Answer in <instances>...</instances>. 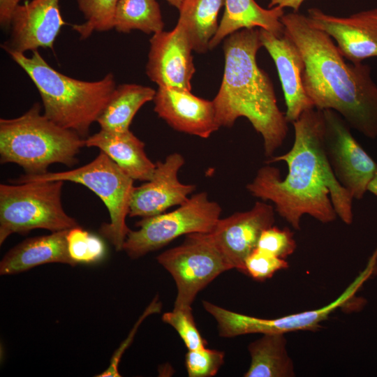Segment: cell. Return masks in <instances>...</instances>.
Instances as JSON below:
<instances>
[{"mask_svg":"<svg viewBox=\"0 0 377 377\" xmlns=\"http://www.w3.org/2000/svg\"><path fill=\"white\" fill-rule=\"evenodd\" d=\"M304 0H269L268 8L279 6L282 8H290L297 12Z\"/></svg>","mask_w":377,"mask_h":377,"instance_id":"cell-34","label":"cell"},{"mask_svg":"<svg viewBox=\"0 0 377 377\" xmlns=\"http://www.w3.org/2000/svg\"><path fill=\"white\" fill-rule=\"evenodd\" d=\"M221 207L206 192L192 195L174 211L142 218L130 230L123 250L133 259L159 249L182 235L209 233L221 219Z\"/></svg>","mask_w":377,"mask_h":377,"instance_id":"cell-8","label":"cell"},{"mask_svg":"<svg viewBox=\"0 0 377 377\" xmlns=\"http://www.w3.org/2000/svg\"><path fill=\"white\" fill-rule=\"evenodd\" d=\"M68 230L28 238L13 247L1 260V275L15 274L47 263L77 265L68 250Z\"/></svg>","mask_w":377,"mask_h":377,"instance_id":"cell-19","label":"cell"},{"mask_svg":"<svg viewBox=\"0 0 377 377\" xmlns=\"http://www.w3.org/2000/svg\"><path fill=\"white\" fill-rule=\"evenodd\" d=\"M146 73L158 87L191 91L195 71L190 40L184 29L176 24L169 31L153 34Z\"/></svg>","mask_w":377,"mask_h":377,"instance_id":"cell-13","label":"cell"},{"mask_svg":"<svg viewBox=\"0 0 377 377\" xmlns=\"http://www.w3.org/2000/svg\"><path fill=\"white\" fill-rule=\"evenodd\" d=\"M119 0H77L85 22L73 24V29L81 39L87 38L94 31H107L114 28V15Z\"/></svg>","mask_w":377,"mask_h":377,"instance_id":"cell-26","label":"cell"},{"mask_svg":"<svg viewBox=\"0 0 377 377\" xmlns=\"http://www.w3.org/2000/svg\"><path fill=\"white\" fill-rule=\"evenodd\" d=\"M66 24L59 0H31L19 4L13 13L11 34L2 48L6 52L24 53L39 47L53 50L55 39Z\"/></svg>","mask_w":377,"mask_h":377,"instance_id":"cell-16","label":"cell"},{"mask_svg":"<svg viewBox=\"0 0 377 377\" xmlns=\"http://www.w3.org/2000/svg\"><path fill=\"white\" fill-rule=\"evenodd\" d=\"M84 146L78 133L42 114L38 103L18 117L0 119L1 163H15L28 175L47 173L53 163L73 166Z\"/></svg>","mask_w":377,"mask_h":377,"instance_id":"cell-5","label":"cell"},{"mask_svg":"<svg viewBox=\"0 0 377 377\" xmlns=\"http://www.w3.org/2000/svg\"><path fill=\"white\" fill-rule=\"evenodd\" d=\"M153 101L155 112L177 131L207 138L220 128L213 101L191 91L158 87Z\"/></svg>","mask_w":377,"mask_h":377,"instance_id":"cell-17","label":"cell"},{"mask_svg":"<svg viewBox=\"0 0 377 377\" xmlns=\"http://www.w3.org/2000/svg\"><path fill=\"white\" fill-rule=\"evenodd\" d=\"M21 0H0V24L3 28L10 26L11 17Z\"/></svg>","mask_w":377,"mask_h":377,"instance_id":"cell-33","label":"cell"},{"mask_svg":"<svg viewBox=\"0 0 377 377\" xmlns=\"http://www.w3.org/2000/svg\"><path fill=\"white\" fill-rule=\"evenodd\" d=\"M156 259L175 282L176 309L191 308L199 292L219 275L232 269L209 232L187 235L182 244L163 251Z\"/></svg>","mask_w":377,"mask_h":377,"instance_id":"cell-9","label":"cell"},{"mask_svg":"<svg viewBox=\"0 0 377 377\" xmlns=\"http://www.w3.org/2000/svg\"><path fill=\"white\" fill-rule=\"evenodd\" d=\"M225 0H184L177 24L186 34L193 50L205 53L216 34L219 10Z\"/></svg>","mask_w":377,"mask_h":377,"instance_id":"cell-24","label":"cell"},{"mask_svg":"<svg viewBox=\"0 0 377 377\" xmlns=\"http://www.w3.org/2000/svg\"><path fill=\"white\" fill-rule=\"evenodd\" d=\"M156 91L147 86L123 84L117 86L96 122L101 129L114 133L127 131L132 120L146 103L153 101Z\"/></svg>","mask_w":377,"mask_h":377,"instance_id":"cell-23","label":"cell"},{"mask_svg":"<svg viewBox=\"0 0 377 377\" xmlns=\"http://www.w3.org/2000/svg\"><path fill=\"white\" fill-rule=\"evenodd\" d=\"M162 320L177 331L188 350L206 348L207 341L196 327L191 308H173L163 314Z\"/></svg>","mask_w":377,"mask_h":377,"instance_id":"cell-28","label":"cell"},{"mask_svg":"<svg viewBox=\"0 0 377 377\" xmlns=\"http://www.w3.org/2000/svg\"><path fill=\"white\" fill-rule=\"evenodd\" d=\"M259 29L263 47L274 61L280 78L287 108L286 118L288 122L293 123L304 111L315 108L302 83L305 68L303 57L295 43L284 33L278 36Z\"/></svg>","mask_w":377,"mask_h":377,"instance_id":"cell-18","label":"cell"},{"mask_svg":"<svg viewBox=\"0 0 377 377\" xmlns=\"http://www.w3.org/2000/svg\"><path fill=\"white\" fill-rule=\"evenodd\" d=\"M368 191L372 193L373 194L377 195V170L375 173L374 178L369 184Z\"/></svg>","mask_w":377,"mask_h":377,"instance_id":"cell-35","label":"cell"},{"mask_svg":"<svg viewBox=\"0 0 377 377\" xmlns=\"http://www.w3.org/2000/svg\"><path fill=\"white\" fill-rule=\"evenodd\" d=\"M184 163V156L177 152L167 156L163 161H157L151 178L135 187L128 216L150 217L185 202L195 186L183 184L178 179V172Z\"/></svg>","mask_w":377,"mask_h":377,"instance_id":"cell-15","label":"cell"},{"mask_svg":"<svg viewBox=\"0 0 377 377\" xmlns=\"http://www.w3.org/2000/svg\"><path fill=\"white\" fill-rule=\"evenodd\" d=\"M66 238L69 255L77 265L97 263L105 256V246L103 241L80 226L70 229Z\"/></svg>","mask_w":377,"mask_h":377,"instance_id":"cell-27","label":"cell"},{"mask_svg":"<svg viewBox=\"0 0 377 377\" xmlns=\"http://www.w3.org/2000/svg\"><path fill=\"white\" fill-rule=\"evenodd\" d=\"M374 274L367 265L345 290L334 301L320 308L293 313L276 318L253 317L202 301L205 310L212 315L218 324L222 337H234L248 334L283 333L302 330H316L334 310L348 302L362 284Z\"/></svg>","mask_w":377,"mask_h":377,"instance_id":"cell-10","label":"cell"},{"mask_svg":"<svg viewBox=\"0 0 377 377\" xmlns=\"http://www.w3.org/2000/svg\"><path fill=\"white\" fill-rule=\"evenodd\" d=\"M32 52L29 57L18 52L7 53L35 84L44 114L57 125L84 138L117 87L113 74L108 73L96 81L77 80L52 68L38 50Z\"/></svg>","mask_w":377,"mask_h":377,"instance_id":"cell-4","label":"cell"},{"mask_svg":"<svg viewBox=\"0 0 377 377\" xmlns=\"http://www.w3.org/2000/svg\"><path fill=\"white\" fill-rule=\"evenodd\" d=\"M113 24L114 28L121 33L140 30L154 34L163 31L164 27L156 0H119Z\"/></svg>","mask_w":377,"mask_h":377,"instance_id":"cell-25","label":"cell"},{"mask_svg":"<svg viewBox=\"0 0 377 377\" xmlns=\"http://www.w3.org/2000/svg\"><path fill=\"white\" fill-rule=\"evenodd\" d=\"M165 1H167L170 5L173 6L174 7L177 8L179 10L184 0H165Z\"/></svg>","mask_w":377,"mask_h":377,"instance_id":"cell-36","label":"cell"},{"mask_svg":"<svg viewBox=\"0 0 377 377\" xmlns=\"http://www.w3.org/2000/svg\"><path fill=\"white\" fill-rule=\"evenodd\" d=\"M263 47L260 29H244L225 38L224 73L213 100L219 126L231 127L246 117L263 140L265 155L273 156L285 140L288 121L278 107L273 84L258 66Z\"/></svg>","mask_w":377,"mask_h":377,"instance_id":"cell-3","label":"cell"},{"mask_svg":"<svg viewBox=\"0 0 377 377\" xmlns=\"http://www.w3.org/2000/svg\"><path fill=\"white\" fill-rule=\"evenodd\" d=\"M327 158L339 183L353 199H362L377 170V163L350 133L346 121L332 110H323Z\"/></svg>","mask_w":377,"mask_h":377,"instance_id":"cell-11","label":"cell"},{"mask_svg":"<svg viewBox=\"0 0 377 377\" xmlns=\"http://www.w3.org/2000/svg\"><path fill=\"white\" fill-rule=\"evenodd\" d=\"M281 21L283 33L303 57L302 83L315 108L332 110L350 128L376 138L377 85L370 66L346 63L332 38L311 25L306 16L293 11Z\"/></svg>","mask_w":377,"mask_h":377,"instance_id":"cell-2","label":"cell"},{"mask_svg":"<svg viewBox=\"0 0 377 377\" xmlns=\"http://www.w3.org/2000/svg\"><path fill=\"white\" fill-rule=\"evenodd\" d=\"M288 262L256 248L246 258L244 274L257 281L271 278L279 270L287 269Z\"/></svg>","mask_w":377,"mask_h":377,"instance_id":"cell-31","label":"cell"},{"mask_svg":"<svg viewBox=\"0 0 377 377\" xmlns=\"http://www.w3.org/2000/svg\"><path fill=\"white\" fill-rule=\"evenodd\" d=\"M306 17L311 25L335 40L341 55L352 63L377 57V8L343 17L311 8Z\"/></svg>","mask_w":377,"mask_h":377,"instance_id":"cell-14","label":"cell"},{"mask_svg":"<svg viewBox=\"0 0 377 377\" xmlns=\"http://www.w3.org/2000/svg\"><path fill=\"white\" fill-rule=\"evenodd\" d=\"M223 351L206 348L188 350L185 365L189 377H212L215 376L224 362Z\"/></svg>","mask_w":377,"mask_h":377,"instance_id":"cell-29","label":"cell"},{"mask_svg":"<svg viewBox=\"0 0 377 377\" xmlns=\"http://www.w3.org/2000/svg\"><path fill=\"white\" fill-rule=\"evenodd\" d=\"M286 344L283 333L263 334L251 342L248 346L251 363L244 376H295L293 362L288 355Z\"/></svg>","mask_w":377,"mask_h":377,"instance_id":"cell-22","label":"cell"},{"mask_svg":"<svg viewBox=\"0 0 377 377\" xmlns=\"http://www.w3.org/2000/svg\"><path fill=\"white\" fill-rule=\"evenodd\" d=\"M162 309V304L158 300V297H156L153 301L149 304L147 308L145 310L142 316L139 318L138 320L134 325L130 334L124 341L120 345L119 348L114 353L108 369L101 374L96 376L98 377H120L121 375L119 372V364L121 358V356L126 349L131 343L133 337L140 326L141 323L149 315L152 313H158L161 312Z\"/></svg>","mask_w":377,"mask_h":377,"instance_id":"cell-32","label":"cell"},{"mask_svg":"<svg viewBox=\"0 0 377 377\" xmlns=\"http://www.w3.org/2000/svg\"><path fill=\"white\" fill-rule=\"evenodd\" d=\"M296 246L294 234L289 228L272 226L262 232L256 248L285 259L293 253Z\"/></svg>","mask_w":377,"mask_h":377,"instance_id":"cell-30","label":"cell"},{"mask_svg":"<svg viewBox=\"0 0 377 377\" xmlns=\"http://www.w3.org/2000/svg\"><path fill=\"white\" fill-rule=\"evenodd\" d=\"M85 146L96 147L134 180H149L156 168L147 156L145 143L130 130L114 133L101 129L85 139Z\"/></svg>","mask_w":377,"mask_h":377,"instance_id":"cell-20","label":"cell"},{"mask_svg":"<svg viewBox=\"0 0 377 377\" xmlns=\"http://www.w3.org/2000/svg\"><path fill=\"white\" fill-rule=\"evenodd\" d=\"M63 181L0 184V244L12 234L34 229L52 232L80 226L61 202Z\"/></svg>","mask_w":377,"mask_h":377,"instance_id":"cell-7","label":"cell"},{"mask_svg":"<svg viewBox=\"0 0 377 377\" xmlns=\"http://www.w3.org/2000/svg\"><path fill=\"white\" fill-rule=\"evenodd\" d=\"M68 181L84 185L103 201L110 214V223H103L101 234L116 251L123 250L129 228L126 223L134 191V179L103 151L89 163L67 171L47 172L38 175H23L12 184L34 181Z\"/></svg>","mask_w":377,"mask_h":377,"instance_id":"cell-6","label":"cell"},{"mask_svg":"<svg viewBox=\"0 0 377 377\" xmlns=\"http://www.w3.org/2000/svg\"><path fill=\"white\" fill-rule=\"evenodd\" d=\"M274 221V207L257 201L249 210L221 218L209 234L232 269L244 274L246 258L256 248L262 232Z\"/></svg>","mask_w":377,"mask_h":377,"instance_id":"cell-12","label":"cell"},{"mask_svg":"<svg viewBox=\"0 0 377 377\" xmlns=\"http://www.w3.org/2000/svg\"><path fill=\"white\" fill-rule=\"evenodd\" d=\"M224 6L218 29L209 42V50L230 34L244 29L259 27L278 36L283 35L281 18L284 10L279 6L266 9L254 0H225Z\"/></svg>","mask_w":377,"mask_h":377,"instance_id":"cell-21","label":"cell"},{"mask_svg":"<svg viewBox=\"0 0 377 377\" xmlns=\"http://www.w3.org/2000/svg\"><path fill=\"white\" fill-rule=\"evenodd\" d=\"M292 124L295 138L291 149L267 161L286 162L287 175L282 178L277 168L262 166L246 185L247 191L272 202L275 211L295 230L300 229L304 214L323 223L339 216L351 224L353 198L337 179L327 158L323 110H306Z\"/></svg>","mask_w":377,"mask_h":377,"instance_id":"cell-1","label":"cell"}]
</instances>
